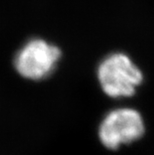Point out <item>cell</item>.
I'll return each mask as SVG.
<instances>
[{"label":"cell","mask_w":154,"mask_h":155,"mask_svg":"<svg viewBox=\"0 0 154 155\" xmlns=\"http://www.w3.org/2000/svg\"><path fill=\"white\" fill-rule=\"evenodd\" d=\"M144 133V122L138 111L118 108L110 111L101 122L98 135L108 149H117L122 144L139 139Z\"/></svg>","instance_id":"2"},{"label":"cell","mask_w":154,"mask_h":155,"mask_svg":"<svg viewBox=\"0 0 154 155\" xmlns=\"http://www.w3.org/2000/svg\"><path fill=\"white\" fill-rule=\"evenodd\" d=\"M60 55L55 45L42 39H32L17 52L14 66L21 76L39 80L51 73Z\"/></svg>","instance_id":"3"},{"label":"cell","mask_w":154,"mask_h":155,"mask_svg":"<svg viewBox=\"0 0 154 155\" xmlns=\"http://www.w3.org/2000/svg\"><path fill=\"white\" fill-rule=\"evenodd\" d=\"M97 76L103 91L110 97L131 96L142 81L140 69L123 53L108 55L98 66Z\"/></svg>","instance_id":"1"}]
</instances>
